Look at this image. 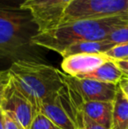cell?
Listing matches in <instances>:
<instances>
[{"label":"cell","mask_w":128,"mask_h":129,"mask_svg":"<svg viewBox=\"0 0 128 129\" xmlns=\"http://www.w3.org/2000/svg\"><path fill=\"white\" fill-rule=\"evenodd\" d=\"M106 41L115 45L128 43V23L124 26L113 31L107 37Z\"/></svg>","instance_id":"15"},{"label":"cell","mask_w":128,"mask_h":129,"mask_svg":"<svg viewBox=\"0 0 128 129\" xmlns=\"http://www.w3.org/2000/svg\"><path fill=\"white\" fill-rule=\"evenodd\" d=\"M127 129H128V128H127Z\"/></svg>","instance_id":"25"},{"label":"cell","mask_w":128,"mask_h":129,"mask_svg":"<svg viewBox=\"0 0 128 129\" xmlns=\"http://www.w3.org/2000/svg\"><path fill=\"white\" fill-rule=\"evenodd\" d=\"M61 76L65 85L73 90L82 102L114 101L118 84L71 77L63 72H61Z\"/></svg>","instance_id":"7"},{"label":"cell","mask_w":128,"mask_h":129,"mask_svg":"<svg viewBox=\"0 0 128 129\" xmlns=\"http://www.w3.org/2000/svg\"><path fill=\"white\" fill-rule=\"evenodd\" d=\"M8 1V0H0V2H6Z\"/></svg>","instance_id":"24"},{"label":"cell","mask_w":128,"mask_h":129,"mask_svg":"<svg viewBox=\"0 0 128 129\" xmlns=\"http://www.w3.org/2000/svg\"><path fill=\"white\" fill-rule=\"evenodd\" d=\"M109 60L104 54H78L64 57L61 68L67 75L78 77L93 71Z\"/></svg>","instance_id":"9"},{"label":"cell","mask_w":128,"mask_h":129,"mask_svg":"<svg viewBox=\"0 0 128 129\" xmlns=\"http://www.w3.org/2000/svg\"><path fill=\"white\" fill-rule=\"evenodd\" d=\"M9 79H10V76H9L8 70L0 71V88L5 87V85L8 83Z\"/></svg>","instance_id":"21"},{"label":"cell","mask_w":128,"mask_h":129,"mask_svg":"<svg viewBox=\"0 0 128 129\" xmlns=\"http://www.w3.org/2000/svg\"><path fill=\"white\" fill-rule=\"evenodd\" d=\"M77 126H78V129H107L82 113L80 119L78 120Z\"/></svg>","instance_id":"18"},{"label":"cell","mask_w":128,"mask_h":129,"mask_svg":"<svg viewBox=\"0 0 128 129\" xmlns=\"http://www.w3.org/2000/svg\"><path fill=\"white\" fill-rule=\"evenodd\" d=\"M128 23V14L100 19H84L67 23L52 30L38 33L32 42L36 46L62 54L74 44L82 41H104L117 29Z\"/></svg>","instance_id":"2"},{"label":"cell","mask_w":128,"mask_h":129,"mask_svg":"<svg viewBox=\"0 0 128 129\" xmlns=\"http://www.w3.org/2000/svg\"><path fill=\"white\" fill-rule=\"evenodd\" d=\"M118 68L121 70L125 77H128V60H122V61H114Z\"/></svg>","instance_id":"20"},{"label":"cell","mask_w":128,"mask_h":129,"mask_svg":"<svg viewBox=\"0 0 128 129\" xmlns=\"http://www.w3.org/2000/svg\"><path fill=\"white\" fill-rule=\"evenodd\" d=\"M0 129H4L3 126V111L0 109Z\"/></svg>","instance_id":"23"},{"label":"cell","mask_w":128,"mask_h":129,"mask_svg":"<svg viewBox=\"0 0 128 129\" xmlns=\"http://www.w3.org/2000/svg\"><path fill=\"white\" fill-rule=\"evenodd\" d=\"M104 54L112 61L128 60V43L116 45Z\"/></svg>","instance_id":"14"},{"label":"cell","mask_w":128,"mask_h":129,"mask_svg":"<svg viewBox=\"0 0 128 129\" xmlns=\"http://www.w3.org/2000/svg\"><path fill=\"white\" fill-rule=\"evenodd\" d=\"M39 33L31 12L19 5L0 2V59L46 63L43 48L32 42Z\"/></svg>","instance_id":"1"},{"label":"cell","mask_w":128,"mask_h":129,"mask_svg":"<svg viewBox=\"0 0 128 129\" xmlns=\"http://www.w3.org/2000/svg\"><path fill=\"white\" fill-rule=\"evenodd\" d=\"M3 126L4 129H26L12 113L5 111H3Z\"/></svg>","instance_id":"17"},{"label":"cell","mask_w":128,"mask_h":129,"mask_svg":"<svg viewBox=\"0 0 128 129\" xmlns=\"http://www.w3.org/2000/svg\"><path fill=\"white\" fill-rule=\"evenodd\" d=\"M128 128V99L118 86L113 101L111 129Z\"/></svg>","instance_id":"13"},{"label":"cell","mask_w":128,"mask_h":129,"mask_svg":"<svg viewBox=\"0 0 128 129\" xmlns=\"http://www.w3.org/2000/svg\"><path fill=\"white\" fill-rule=\"evenodd\" d=\"M5 88H0V109L2 107V104H3V100H4V91H5Z\"/></svg>","instance_id":"22"},{"label":"cell","mask_w":128,"mask_h":129,"mask_svg":"<svg viewBox=\"0 0 128 129\" xmlns=\"http://www.w3.org/2000/svg\"><path fill=\"white\" fill-rule=\"evenodd\" d=\"M30 129H60L46 116L38 112L32 121Z\"/></svg>","instance_id":"16"},{"label":"cell","mask_w":128,"mask_h":129,"mask_svg":"<svg viewBox=\"0 0 128 129\" xmlns=\"http://www.w3.org/2000/svg\"><path fill=\"white\" fill-rule=\"evenodd\" d=\"M38 112L46 116L60 129H78L76 112L66 85L58 93L43 101Z\"/></svg>","instance_id":"6"},{"label":"cell","mask_w":128,"mask_h":129,"mask_svg":"<svg viewBox=\"0 0 128 129\" xmlns=\"http://www.w3.org/2000/svg\"><path fill=\"white\" fill-rule=\"evenodd\" d=\"M128 14V0H75L64 12L61 25ZM60 25V26H61Z\"/></svg>","instance_id":"4"},{"label":"cell","mask_w":128,"mask_h":129,"mask_svg":"<svg viewBox=\"0 0 128 129\" xmlns=\"http://www.w3.org/2000/svg\"><path fill=\"white\" fill-rule=\"evenodd\" d=\"M1 109L12 113L26 129H30L38 113L35 107L16 88L11 78L5 85Z\"/></svg>","instance_id":"8"},{"label":"cell","mask_w":128,"mask_h":129,"mask_svg":"<svg viewBox=\"0 0 128 129\" xmlns=\"http://www.w3.org/2000/svg\"><path fill=\"white\" fill-rule=\"evenodd\" d=\"M75 0H23L20 7L31 12L39 33L61 25L65 11Z\"/></svg>","instance_id":"5"},{"label":"cell","mask_w":128,"mask_h":129,"mask_svg":"<svg viewBox=\"0 0 128 129\" xmlns=\"http://www.w3.org/2000/svg\"><path fill=\"white\" fill-rule=\"evenodd\" d=\"M9 76L15 87L35 109L65 87L61 72L48 63L20 61L12 63Z\"/></svg>","instance_id":"3"},{"label":"cell","mask_w":128,"mask_h":129,"mask_svg":"<svg viewBox=\"0 0 128 129\" xmlns=\"http://www.w3.org/2000/svg\"><path fill=\"white\" fill-rule=\"evenodd\" d=\"M124 76H125L124 73L118 67L116 62L112 60H109L108 61L104 62V64L99 66L98 68L94 70L93 71L75 77L82 78V79H91L99 82H104V83L118 84V83L124 77Z\"/></svg>","instance_id":"11"},{"label":"cell","mask_w":128,"mask_h":129,"mask_svg":"<svg viewBox=\"0 0 128 129\" xmlns=\"http://www.w3.org/2000/svg\"><path fill=\"white\" fill-rule=\"evenodd\" d=\"M118 86H119V88L121 89L123 93L125 94V96L128 99V77L124 76V77L118 83Z\"/></svg>","instance_id":"19"},{"label":"cell","mask_w":128,"mask_h":129,"mask_svg":"<svg viewBox=\"0 0 128 129\" xmlns=\"http://www.w3.org/2000/svg\"><path fill=\"white\" fill-rule=\"evenodd\" d=\"M114 46L116 45L106 40L97 41H82L68 47L61 54V55L64 58L78 54H105Z\"/></svg>","instance_id":"12"},{"label":"cell","mask_w":128,"mask_h":129,"mask_svg":"<svg viewBox=\"0 0 128 129\" xmlns=\"http://www.w3.org/2000/svg\"><path fill=\"white\" fill-rule=\"evenodd\" d=\"M112 111L113 102H82L78 108V118L82 113L101 126L107 129H111Z\"/></svg>","instance_id":"10"}]
</instances>
